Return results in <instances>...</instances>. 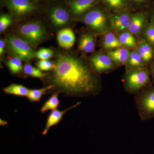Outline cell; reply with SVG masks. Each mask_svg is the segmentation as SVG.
<instances>
[{
    "label": "cell",
    "mask_w": 154,
    "mask_h": 154,
    "mask_svg": "<svg viewBox=\"0 0 154 154\" xmlns=\"http://www.w3.org/2000/svg\"><path fill=\"white\" fill-rule=\"evenodd\" d=\"M5 39V50L12 57L19 58L28 63L36 57L34 48L16 34H8Z\"/></svg>",
    "instance_id": "cell-4"
},
{
    "label": "cell",
    "mask_w": 154,
    "mask_h": 154,
    "mask_svg": "<svg viewBox=\"0 0 154 154\" xmlns=\"http://www.w3.org/2000/svg\"><path fill=\"white\" fill-rule=\"evenodd\" d=\"M54 86L50 85L46 88H41L36 90H29L28 96V99L32 102H38L40 101L41 97L46 91L52 89Z\"/></svg>",
    "instance_id": "cell-24"
},
{
    "label": "cell",
    "mask_w": 154,
    "mask_h": 154,
    "mask_svg": "<svg viewBox=\"0 0 154 154\" xmlns=\"http://www.w3.org/2000/svg\"><path fill=\"white\" fill-rule=\"evenodd\" d=\"M0 124H1V125H3V126H4V125H6L8 124V122L5 121H4V120H2V119H1V120H0Z\"/></svg>",
    "instance_id": "cell-36"
},
{
    "label": "cell",
    "mask_w": 154,
    "mask_h": 154,
    "mask_svg": "<svg viewBox=\"0 0 154 154\" xmlns=\"http://www.w3.org/2000/svg\"><path fill=\"white\" fill-rule=\"evenodd\" d=\"M150 81V73L146 68L127 69L124 78V87L129 94H137L146 88Z\"/></svg>",
    "instance_id": "cell-6"
},
{
    "label": "cell",
    "mask_w": 154,
    "mask_h": 154,
    "mask_svg": "<svg viewBox=\"0 0 154 154\" xmlns=\"http://www.w3.org/2000/svg\"><path fill=\"white\" fill-rule=\"evenodd\" d=\"M14 19L10 13L1 15L0 17V32L1 33L5 31L12 25Z\"/></svg>",
    "instance_id": "cell-27"
},
{
    "label": "cell",
    "mask_w": 154,
    "mask_h": 154,
    "mask_svg": "<svg viewBox=\"0 0 154 154\" xmlns=\"http://www.w3.org/2000/svg\"><path fill=\"white\" fill-rule=\"evenodd\" d=\"M147 18L146 14L143 12L132 13L128 31L133 35L140 34L146 27Z\"/></svg>",
    "instance_id": "cell-12"
},
{
    "label": "cell",
    "mask_w": 154,
    "mask_h": 154,
    "mask_svg": "<svg viewBox=\"0 0 154 154\" xmlns=\"http://www.w3.org/2000/svg\"><path fill=\"white\" fill-rule=\"evenodd\" d=\"M53 55L54 51L50 48H40L36 53V57L40 60H48Z\"/></svg>",
    "instance_id": "cell-30"
},
{
    "label": "cell",
    "mask_w": 154,
    "mask_h": 154,
    "mask_svg": "<svg viewBox=\"0 0 154 154\" xmlns=\"http://www.w3.org/2000/svg\"><path fill=\"white\" fill-rule=\"evenodd\" d=\"M80 103L81 102H79L74 106H71L63 111H60V110H57V109L52 110V112L48 116L45 128L42 132V134L43 135H46L48 130L51 127L58 124L60 122L64 114H65L69 110L74 108L79 105Z\"/></svg>",
    "instance_id": "cell-15"
},
{
    "label": "cell",
    "mask_w": 154,
    "mask_h": 154,
    "mask_svg": "<svg viewBox=\"0 0 154 154\" xmlns=\"http://www.w3.org/2000/svg\"><path fill=\"white\" fill-rule=\"evenodd\" d=\"M1 3L17 22L28 19L41 11V6L31 0H1Z\"/></svg>",
    "instance_id": "cell-5"
},
{
    "label": "cell",
    "mask_w": 154,
    "mask_h": 154,
    "mask_svg": "<svg viewBox=\"0 0 154 154\" xmlns=\"http://www.w3.org/2000/svg\"><path fill=\"white\" fill-rule=\"evenodd\" d=\"M145 40L151 45L154 46V25L151 22H150L144 30Z\"/></svg>",
    "instance_id": "cell-29"
},
{
    "label": "cell",
    "mask_w": 154,
    "mask_h": 154,
    "mask_svg": "<svg viewBox=\"0 0 154 154\" xmlns=\"http://www.w3.org/2000/svg\"><path fill=\"white\" fill-rule=\"evenodd\" d=\"M137 50L146 65L151 61L153 58L154 51L153 46L148 42L143 40L138 42Z\"/></svg>",
    "instance_id": "cell-16"
},
{
    "label": "cell",
    "mask_w": 154,
    "mask_h": 154,
    "mask_svg": "<svg viewBox=\"0 0 154 154\" xmlns=\"http://www.w3.org/2000/svg\"><path fill=\"white\" fill-rule=\"evenodd\" d=\"M57 38L60 46L66 49H69L72 47L75 41L74 33L71 28H69L59 30Z\"/></svg>",
    "instance_id": "cell-13"
},
{
    "label": "cell",
    "mask_w": 154,
    "mask_h": 154,
    "mask_svg": "<svg viewBox=\"0 0 154 154\" xmlns=\"http://www.w3.org/2000/svg\"><path fill=\"white\" fill-rule=\"evenodd\" d=\"M59 94V92H56L53 94L50 99L45 103L40 110L42 113H45L48 110H54L57 109L60 103L58 99Z\"/></svg>",
    "instance_id": "cell-22"
},
{
    "label": "cell",
    "mask_w": 154,
    "mask_h": 154,
    "mask_svg": "<svg viewBox=\"0 0 154 154\" xmlns=\"http://www.w3.org/2000/svg\"><path fill=\"white\" fill-rule=\"evenodd\" d=\"M102 45L107 49H116L122 46L118 37L112 32H107L103 38Z\"/></svg>",
    "instance_id": "cell-20"
},
{
    "label": "cell",
    "mask_w": 154,
    "mask_h": 154,
    "mask_svg": "<svg viewBox=\"0 0 154 154\" xmlns=\"http://www.w3.org/2000/svg\"><path fill=\"white\" fill-rule=\"evenodd\" d=\"M22 61L19 58L12 57L7 61L6 64L13 73L17 74L22 71L23 68Z\"/></svg>",
    "instance_id": "cell-25"
},
{
    "label": "cell",
    "mask_w": 154,
    "mask_h": 154,
    "mask_svg": "<svg viewBox=\"0 0 154 154\" xmlns=\"http://www.w3.org/2000/svg\"><path fill=\"white\" fill-rule=\"evenodd\" d=\"M110 14L100 3L87 12L81 19L89 30L97 34H103L107 33L110 27Z\"/></svg>",
    "instance_id": "cell-3"
},
{
    "label": "cell",
    "mask_w": 154,
    "mask_h": 154,
    "mask_svg": "<svg viewBox=\"0 0 154 154\" xmlns=\"http://www.w3.org/2000/svg\"><path fill=\"white\" fill-rule=\"evenodd\" d=\"M6 48V42L5 39L1 38L0 40V57L2 58L4 53L5 52V49Z\"/></svg>",
    "instance_id": "cell-32"
},
{
    "label": "cell",
    "mask_w": 154,
    "mask_h": 154,
    "mask_svg": "<svg viewBox=\"0 0 154 154\" xmlns=\"http://www.w3.org/2000/svg\"><path fill=\"white\" fill-rule=\"evenodd\" d=\"M126 65L127 69H134L145 67L146 65L136 49L131 51Z\"/></svg>",
    "instance_id": "cell-19"
},
{
    "label": "cell",
    "mask_w": 154,
    "mask_h": 154,
    "mask_svg": "<svg viewBox=\"0 0 154 154\" xmlns=\"http://www.w3.org/2000/svg\"><path fill=\"white\" fill-rule=\"evenodd\" d=\"M3 91L6 94L18 96H27L29 90L22 85L13 84L4 88Z\"/></svg>",
    "instance_id": "cell-21"
},
{
    "label": "cell",
    "mask_w": 154,
    "mask_h": 154,
    "mask_svg": "<svg viewBox=\"0 0 154 154\" xmlns=\"http://www.w3.org/2000/svg\"><path fill=\"white\" fill-rule=\"evenodd\" d=\"M91 67L99 73L107 72L115 68V64L107 54H96L89 59Z\"/></svg>",
    "instance_id": "cell-11"
},
{
    "label": "cell",
    "mask_w": 154,
    "mask_h": 154,
    "mask_svg": "<svg viewBox=\"0 0 154 154\" xmlns=\"http://www.w3.org/2000/svg\"><path fill=\"white\" fill-rule=\"evenodd\" d=\"M130 52L128 48L121 47L108 51L107 54L115 64L126 65Z\"/></svg>",
    "instance_id": "cell-14"
},
{
    "label": "cell",
    "mask_w": 154,
    "mask_h": 154,
    "mask_svg": "<svg viewBox=\"0 0 154 154\" xmlns=\"http://www.w3.org/2000/svg\"><path fill=\"white\" fill-rule=\"evenodd\" d=\"M79 48L80 51L86 53L94 52L96 48V41L93 34L88 33L82 34L79 41Z\"/></svg>",
    "instance_id": "cell-17"
},
{
    "label": "cell",
    "mask_w": 154,
    "mask_h": 154,
    "mask_svg": "<svg viewBox=\"0 0 154 154\" xmlns=\"http://www.w3.org/2000/svg\"><path fill=\"white\" fill-rule=\"evenodd\" d=\"M24 72L25 74L34 78L42 79L46 76V74L42 72L38 68L32 66L29 64H27L24 66Z\"/></svg>",
    "instance_id": "cell-26"
},
{
    "label": "cell",
    "mask_w": 154,
    "mask_h": 154,
    "mask_svg": "<svg viewBox=\"0 0 154 154\" xmlns=\"http://www.w3.org/2000/svg\"><path fill=\"white\" fill-rule=\"evenodd\" d=\"M33 3L36 4L38 5L41 6L42 4L44 3L51 2H53L54 0H31Z\"/></svg>",
    "instance_id": "cell-33"
},
{
    "label": "cell",
    "mask_w": 154,
    "mask_h": 154,
    "mask_svg": "<svg viewBox=\"0 0 154 154\" xmlns=\"http://www.w3.org/2000/svg\"><path fill=\"white\" fill-rule=\"evenodd\" d=\"M150 72L154 81V61L151 66Z\"/></svg>",
    "instance_id": "cell-35"
},
{
    "label": "cell",
    "mask_w": 154,
    "mask_h": 154,
    "mask_svg": "<svg viewBox=\"0 0 154 154\" xmlns=\"http://www.w3.org/2000/svg\"><path fill=\"white\" fill-rule=\"evenodd\" d=\"M52 85L77 96L96 95L101 91L98 77L82 59L67 51L55 54Z\"/></svg>",
    "instance_id": "cell-1"
},
{
    "label": "cell",
    "mask_w": 154,
    "mask_h": 154,
    "mask_svg": "<svg viewBox=\"0 0 154 154\" xmlns=\"http://www.w3.org/2000/svg\"><path fill=\"white\" fill-rule=\"evenodd\" d=\"M101 3L108 12H119L129 8L126 0H100ZM130 9V8H129Z\"/></svg>",
    "instance_id": "cell-18"
},
{
    "label": "cell",
    "mask_w": 154,
    "mask_h": 154,
    "mask_svg": "<svg viewBox=\"0 0 154 154\" xmlns=\"http://www.w3.org/2000/svg\"><path fill=\"white\" fill-rule=\"evenodd\" d=\"M150 21L154 25V0L151 4V8L150 11Z\"/></svg>",
    "instance_id": "cell-34"
},
{
    "label": "cell",
    "mask_w": 154,
    "mask_h": 154,
    "mask_svg": "<svg viewBox=\"0 0 154 154\" xmlns=\"http://www.w3.org/2000/svg\"><path fill=\"white\" fill-rule=\"evenodd\" d=\"M47 16L50 23L56 29L67 28L74 21L64 2L56 3L47 9Z\"/></svg>",
    "instance_id": "cell-7"
},
{
    "label": "cell",
    "mask_w": 154,
    "mask_h": 154,
    "mask_svg": "<svg viewBox=\"0 0 154 154\" xmlns=\"http://www.w3.org/2000/svg\"><path fill=\"white\" fill-rule=\"evenodd\" d=\"M74 20L82 19L87 12L101 3L100 0H66L64 2Z\"/></svg>",
    "instance_id": "cell-9"
},
{
    "label": "cell",
    "mask_w": 154,
    "mask_h": 154,
    "mask_svg": "<svg viewBox=\"0 0 154 154\" xmlns=\"http://www.w3.org/2000/svg\"><path fill=\"white\" fill-rule=\"evenodd\" d=\"M118 38L122 46L124 45L126 47H133L136 45L135 38L128 31L125 30L120 32Z\"/></svg>",
    "instance_id": "cell-23"
},
{
    "label": "cell",
    "mask_w": 154,
    "mask_h": 154,
    "mask_svg": "<svg viewBox=\"0 0 154 154\" xmlns=\"http://www.w3.org/2000/svg\"><path fill=\"white\" fill-rule=\"evenodd\" d=\"M126 1L129 8L141 9L152 4L153 0H126Z\"/></svg>",
    "instance_id": "cell-28"
},
{
    "label": "cell",
    "mask_w": 154,
    "mask_h": 154,
    "mask_svg": "<svg viewBox=\"0 0 154 154\" xmlns=\"http://www.w3.org/2000/svg\"><path fill=\"white\" fill-rule=\"evenodd\" d=\"M132 12L128 8L110 14V27L116 32H121L128 30Z\"/></svg>",
    "instance_id": "cell-10"
},
{
    "label": "cell",
    "mask_w": 154,
    "mask_h": 154,
    "mask_svg": "<svg viewBox=\"0 0 154 154\" xmlns=\"http://www.w3.org/2000/svg\"><path fill=\"white\" fill-rule=\"evenodd\" d=\"M36 65L38 68L42 71L51 70L55 67V65L53 62L48 60L38 61Z\"/></svg>",
    "instance_id": "cell-31"
},
{
    "label": "cell",
    "mask_w": 154,
    "mask_h": 154,
    "mask_svg": "<svg viewBox=\"0 0 154 154\" xmlns=\"http://www.w3.org/2000/svg\"><path fill=\"white\" fill-rule=\"evenodd\" d=\"M134 100L138 113L142 120L154 118V88H144L136 95Z\"/></svg>",
    "instance_id": "cell-8"
},
{
    "label": "cell",
    "mask_w": 154,
    "mask_h": 154,
    "mask_svg": "<svg viewBox=\"0 0 154 154\" xmlns=\"http://www.w3.org/2000/svg\"><path fill=\"white\" fill-rule=\"evenodd\" d=\"M16 35L25 40L33 48L46 40L48 33L41 21L32 20L23 23L17 28Z\"/></svg>",
    "instance_id": "cell-2"
}]
</instances>
